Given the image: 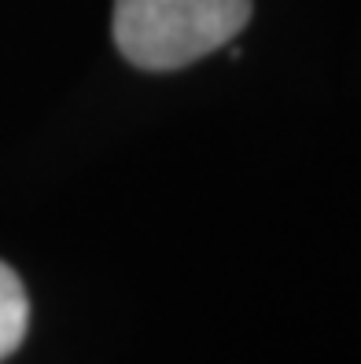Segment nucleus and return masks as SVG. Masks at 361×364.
Returning <instances> with one entry per match:
<instances>
[{
    "instance_id": "f257e3e1",
    "label": "nucleus",
    "mask_w": 361,
    "mask_h": 364,
    "mask_svg": "<svg viewBox=\"0 0 361 364\" xmlns=\"http://www.w3.org/2000/svg\"><path fill=\"white\" fill-rule=\"evenodd\" d=\"M251 0H115V45L140 70H181L229 45Z\"/></svg>"
},
{
    "instance_id": "f03ea898",
    "label": "nucleus",
    "mask_w": 361,
    "mask_h": 364,
    "mask_svg": "<svg viewBox=\"0 0 361 364\" xmlns=\"http://www.w3.org/2000/svg\"><path fill=\"white\" fill-rule=\"evenodd\" d=\"M30 328V298L11 265L0 262V360L11 357Z\"/></svg>"
}]
</instances>
